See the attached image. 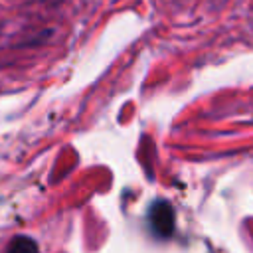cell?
Listing matches in <instances>:
<instances>
[{"instance_id":"6da1fadb","label":"cell","mask_w":253,"mask_h":253,"mask_svg":"<svg viewBox=\"0 0 253 253\" xmlns=\"http://www.w3.org/2000/svg\"><path fill=\"white\" fill-rule=\"evenodd\" d=\"M148 221L158 237H168L174 227V211L166 200H158L148 210Z\"/></svg>"},{"instance_id":"7a4b0ae2","label":"cell","mask_w":253,"mask_h":253,"mask_svg":"<svg viewBox=\"0 0 253 253\" xmlns=\"http://www.w3.org/2000/svg\"><path fill=\"white\" fill-rule=\"evenodd\" d=\"M6 253H40V249H38V243H36L32 237H28V235H18V237H14V239L8 243Z\"/></svg>"}]
</instances>
